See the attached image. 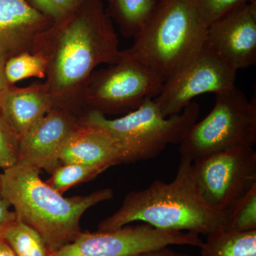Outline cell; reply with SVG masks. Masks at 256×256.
<instances>
[{"label":"cell","instance_id":"obj_1","mask_svg":"<svg viewBox=\"0 0 256 256\" xmlns=\"http://www.w3.org/2000/svg\"><path fill=\"white\" fill-rule=\"evenodd\" d=\"M33 53L46 60L53 107L85 112L84 98L94 68L116 63L124 53L102 0H86L40 37Z\"/></svg>","mask_w":256,"mask_h":256},{"label":"cell","instance_id":"obj_2","mask_svg":"<svg viewBox=\"0 0 256 256\" xmlns=\"http://www.w3.org/2000/svg\"><path fill=\"white\" fill-rule=\"evenodd\" d=\"M140 222L160 230L210 235L228 228L226 212L210 206L197 185L193 162L180 158L176 176L169 183L154 180L148 188L130 192L120 208L99 224L112 230Z\"/></svg>","mask_w":256,"mask_h":256},{"label":"cell","instance_id":"obj_3","mask_svg":"<svg viewBox=\"0 0 256 256\" xmlns=\"http://www.w3.org/2000/svg\"><path fill=\"white\" fill-rule=\"evenodd\" d=\"M0 194L14 208L16 218L33 228L48 252L73 242L82 233V216L90 207L110 200L111 188L66 198L40 178V170L18 160L2 173Z\"/></svg>","mask_w":256,"mask_h":256},{"label":"cell","instance_id":"obj_4","mask_svg":"<svg viewBox=\"0 0 256 256\" xmlns=\"http://www.w3.org/2000/svg\"><path fill=\"white\" fill-rule=\"evenodd\" d=\"M208 26L196 0H158L132 46L124 52L165 82L204 46Z\"/></svg>","mask_w":256,"mask_h":256},{"label":"cell","instance_id":"obj_5","mask_svg":"<svg viewBox=\"0 0 256 256\" xmlns=\"http://www.w3.org/2000/svg\"><path fill=\"white\" fill-rule=\"evenodd\" d=\"M200 114V105L192 101L180 114L165 118L154 99L148 98L117 118L86 111L82 122L110 132L124 149V163H130L154 159L170 144H180Z\"/></svg>","mask_w":256,"mask_h":256},{"label":"cell","instance_id":"obj_6","mask_svg":"<svg viewBox=\"0 0 256 256\" xmlns=\"http://www.w3.org/2000/svg\"><path fill=\"white\" fill-rule=\"evenodd\" d=\"M215 96L213 109L180 143L181 158L192 162L218 152L254 148L256 142V96L248 100L236 86Z\"/></svg>","mask_w":256,"mask_h":256},{"label":"cell","instance_id":"obj_7","mask_svg":"<svg viewBox=\"0 0 256 256\" xmlns=\"http://www.w3.org/2000/svg\"><path fill=\"white\" fill-rule=\"evenodd\" d=\"M107 68L92 72L84 102L86 111L106 114H127L144 100L154 98L164 80L138 60L124 54Z\"/></svg>","mask_w":256,"mask_h":256},{"label":"cell","instance_id":"obj_8","mask_svg":"<svg viewBox=\"0 0 256 256\" xmlns=\"http://www.w3.org/2000/svg\"><path fill=\"white\" fill-rule=\"evenodd\" d=\"M203 242L197 234L160 230L142 223L95 233L82 232L48 256H136L172 245L201 248Z\"/></svg>","mask_w":256,"mask_h":256},{"label":"cell","instance_id":"obj_9","mask_svg":"<svg viewBox=\"0 0 256 256\" xmlns=\"http://www.w3.org/2000/svg\"><path fill=\"white\" fill-rule=\"evenodd\" d=\"M198 190L216 210L229 207L256 184V152L254 148L213 153L193 162Z\"/></svg>","mask_w":256,"mask_h":256},{"label":"cell","instance_id":"obj_10","mask_svg":"<svg viewBox=\"0 0 256 256\" xmlns=\"http://www.w3.org/2000/svg\"><path fill=\"white\" fill-rule=\"evenodd\" d=\"M237 70L205 44L176 73L166 79L154 100L165 118L180 114L197 96L236 86Z\"/></svg>","mask_w":256,"mask_h":256},{"label":"cell","instance_id":"obj_11","mask_svg":"<svg viewBox=\"0 0 256 256\" xmlns=\"http://www.w3.org/2000/svg\"><path fill=\"white\" fill-rule=\"evenodd\" d=\"M206 45L236 70L256 64V0L240 5L208 26Z\"/></svg>","mask_w":256,"mask_h":256},{"label":"cell","instance_id":"obj_12","mask_svg":"<svg viewBox=\"0 0 256 256\" xmlns=\"http://www.w3.org/2000/svg\"><path fill=\"white\" fill-rule=\"evenodd\" d=\"M85 112L53 107L20 142V160L52 172L60 164L64 146L82 126Z\"/></svg>","mask_w":256,"mask_h":256},{"label":"cell","instance_id":"obj_13","mask_svg":"<svg viewBox=\"0 0 256 256\" xmlns=\"http://www.w3.org/2000/svg\"><path fill=\"white\" fill-rule=\"evenodd\" d=\"M53 24L30 0H0V63L23 52L33 53Z\"/></svg>","mask_w":256,"mask_h":256},{"label":"cell","instance_id":"obj_14","mask_svg":"<svg viewBox=\"0 0 256 256\" xmlns=\"http://www.w3.org/2000/svg\"><path fill=\"white\" fill-rule=\"evenodd\" d=\"M60 164L110 166L124 163V153L118 140L110 132L97 126L82 124L64 146Z\"/></svg>","mask_w":256,"mask_h":256},{"label":"cell","instance_id":"obj_15","mask_svg":"<svg viewBox=\"0 0 256 256\" xmlns=\"http://www.w3.org/2000/svg\"><path fill=\"white\" fill-rule=\"evenodd\" d=\"M52 108L46 82H34L26 87L12 86L2 101L0 111L21 140Z\"/></svg>","mask_w":256,"mask_h":256},{"label":"cell","instance_id":"obj_16","mask_svg":"<svg viewBox=\"0 0 256 256\" xmlns=\"http://www.w3.org/2000/svg\"><path fill=\"white\" fill-rule=\"evenodd\" d=\"M106 10L126 38H134L144 26L158 0H110Z\"/></svg>","mask_w":256,"mask_h":256},{"label":"cell","instance_id":"obj_17","mask_svg":"<svg viewBox=\"0 0 256 256\" xmlns=\"http://www.w3.org/2000/svg\"><path fill=\"white\" fill-rule=\"evenodd\" d=\"M201 249V256H256V230L210 234Z\"/></svg>","mask_w":256,"mask_h":256},{"label":"cell","instance_id":"obj_18","mask_svg":"<svg viewBox=\"0 0 256 256\" xmlns=\"http://www.w3.org/2000/svg\"><path fill=\"white\" fill-rule=\"evenodd\" d=\"M0 239L12 248L16 256H48L50 254L38 234L18 218Z\"/></svg>","mask_w":256,"mask_h":256},{"label":"cell","instance_id":"obj_19","mask_svg":"<svg viewBox=\"0 0 256 256\" xmlns=\"http://www.w3.org/2000/svg\"><path fill=\"white\" fill-rule=\"evenodd\" d=\"M46 60L38 53L23 52L8 58L4 64L5 76L11 85L24 79L46 78Z\"/></svg>","mask_w":256,"mask_h":256},{"label":"cell","instance_id":"obj_20","mask_svg":"<svg viewBox=\"0 0 256 256\" xmlns=\"http://www.w3.org/2000/svg\"><path fill=\"white\" fill-rule=\"evenodd\" d=\"M106 170L101 166L79 163L60 164L52 172V178L46 183L56 191L63 194L64 192L72 186L89 181Z\"/></svg>","mask_w":256,"mask_h":256},{"label":"cell","instance_id":"obj_21","mask_svg":"<svg viewBox=\"0 0 256 256\" xmlns=\"http://www.w3.org/2000/svg\"><path fill=\"white\" fill-rule=\"evenodd\" d=\"M226 213L228 218L226 230H256V184L234 202Z\"/></svg>","mask_w":256,"mask_h":256},{"label":"cell","instance_id":"obj_22","mask_svg":"<svg viewBox=\"0 0 256 256\" xmlns=\"http://www.w3.org/2000/svg\"><path fill=\"white\" fill-rule=\"evenodd\" d=\"M20 140L0 111V169L14 166L20 160Z\"/></svg>","mask_w":256,"mask_h":256},{"label":"cell","instance_id":"obj_23","mask_svg":"<svg viewBox=\"0 0 256 256\" xmlns=\"http://www.w3.org/2000/svg\"><path fill=\"white\" fill-rule=\"evenodd\" d=\"M86 0H30V2L54 22L66 18Z\"/></svg>","mask_w":256,"mask_h":256},{"label":"cell","instance_id":"obj_24","mask_svg":"<svg viewBox=\"0 0 256 256\" xmlns=\"http://www.w3.org/2000/svg\"><path fill=\"white\" fill-rule=\"evenodd\" d=\"M250 0H196L208 25L217 18L226 14Z\"/></svg>","mask_w":256,"mask_h":256},{"label":"cell","instance_id":"obj_25","mask_svg":"<svg viewBox=\"0 0 256 256\" xmlns=\"http://www.w3.org/2000/svg\"><path fill=\"white\" fill-rule=\"evenodd\" d=\"M11 207L10 202L0 194V238L6 229L16 220V213L11 210Z\"/></svg>","mask_w":256,"mask_h":256},{"label":"cell","instance_id":"obj_26","mask_svg":"<svg viewBox=\"0 0 256 256\" xmlns=\"http://www.w3.org/2000/svg\"><path fill=\"white\" fill-rule=\"evenodd\" d=\"M136 256H190L186 254H182L168 248V247L156 249V250H151V252H144Z\"/></svg>","mask_w":256,"mask_h":256},{"label":"cell","instance_id":"obj_27","mask_svg":"<svg viewBox=\"0 0 256 256\" xmlns=\"http://www.w3.org/2000/svg\"><path fill=\"white\" fill-rule=\"evenodd\" d=\"M4 66V63H0V105L6 92L12 86H13L8 82V79L5 76Z\"/></svg>","mask_w":256,"mask_h":256},{"label":"cell","instance_id":"obj_28","mask_svg":"<svg viewBox=\"0 0 256 256\" xmlns=\"http://www.w3.org/2000/svg\"><path fill=\"white\" fill-rule=\"evenodd\" d=\"M0 256H16L12 248L2 239H0Z\"/></svg>","mask_w":256,"mask_h":256},{"label":"cell","instance_id":"obj_29","mask_svg":"<svg viewBox=\"0 0 256 256\" xmlns=\"http://www.w3.org/2000/svg\"><path fill=\"white\" fill-rule=\"evenodd\" d=\"M1 182H2V173H0V188H1Z\"/></svg>","mask_w":256,"mask_h":256},{"label":"cell","instance_id":"obj_30","mask_svg":"<svg viewBox=\"0 0 256 256\" xmlns=\"http://www.w3.org/2000/svg\"><path fill=\"white\" fill-rule=\"evenodd\" d=\"M108 2H109V1H110V0H108Z\"/></svg>","mask_w":256,"mask_h":256}]
</instances>
